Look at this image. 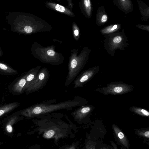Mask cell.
Segmentation results:
<instances>
[{
	"label": "cell",
	"mask_w": 149,
	"mask_h": 149,
	"mask_svg": "<svg viewBox=\"0 0 149 149\" xmlns=\"http://www.w3.org/2000/svg\"><path fill=\"white\" fill-rule=\"evenodd\" d=\"M100 149H109L107 148L104 147V148H101Z\"/></svg>",
	"instance_id": "cb8c5ba5"
},
{
	"label": "cell",
	"mask_w": 149,
	"mask_h": 149,
	"mask_svg": "<svg viewBox=\"0 0 149 149\" xmlns=\"http://www.w3.org/2000/svg\"><path fill=\"white\" fill-rule=\"evenodd\" d=\"M40 67L38 66L32 69L25 75L26 83L24 91L28 88L35 79L40 71Z\"/></svg>",
	"instance_id": "52a82bcc"
},
{
	"label": "cell",
	"mask_w": 149,
	"mask_h": 149,
	"mask_svg": "<svg viewBox=\"0 0 149 149\" xmlns=\"http://www.w3.org/2000/svg\"><path fill=\"white\" fill-rule=\"evenodd\" d=\"M1 54V53L0 52V55Z\"/></svg>",
	"instance_id": "d4e9b609"
},
{
	"label": "cell",
	"mask_w": 149,
	"mask_h": 149,
	"mask_svg": "<svg viewBox=\"0 0 149 149\" xmlns=\"http://www.w3.org/2000/svg\"><path fill=\"white\" fill-rule=\"evenodd\" d=\"M84 4L86 8L88 10L91 9V2L89 0H85L84 1Z\"/></svg>",
	"instance_id": "e0dca14e"
},
{
	"label": "cell",
	"mask_w": 149,
	"mask_h": 149,
	"mask_svg": "<svg viewBox=\"0 0 149 149\" xmlns=\"http://www.w3.org/2000/svg\"><path fill=\"white\" fill-rule=\"evenodd\" d=\"M47 54L48 55L51 56H53L54 55L55 52L53 50L49 49L47 51Z\"/></svg>",
	"instance_id": "d6986e66"
},
{
	"label": "cell",
	"mask_w": 149,
	"mask_h": 149,
	"mask_svg": "<svg viewBox=\"0 0 149 149\" xmlns=\"http://www.w3.org/2000/svg\"><path fill=\"white\" fill-rule=\"evenodd\" d=\"M56 102L55 99L44 101L24 109L20 113L27 118L36 117L58 110L69 111L74 107L86 105L88 102L86 99L78 96L67 100L57 103Z\"/></svg>",
	"instance_id": "7a4b0ae2"
},
{
	"label": "cell",
	"mask_w": 149,
	"mask_h": 149,
	"mask_svg": "<svg viewBox=\"0 0 149 149\" xmlns=\"http://www.w3.org/2000/svg\"><path fill=\"white\" fill-rule=\"evenodd\" d=\"M0 70L8 73H14L17 72V71L6 65L1 62H0Z\"/></svg>",
	"instance_id": "7c38bea8"
},
{
	"label": "cell",
	"mask_w": 149,
	"mask_h": 149,
	"mask_svg": "<svg viewBox=\"0 0 149 149\" xmlns=\"http://www.w3.org/2000/svg\"><path fill=\"white\" fill-rule=\"evenodd\" d=\"M76 145L75 144L73 143L71 146L66 147L65 149H75Z\"/></svg>",
	"instance_id": "44dd1931"
},
{
	"label": "cell",
	"mask_w": 149,
	"mask_h": 149,
	"mask_svg": "<svg viewBox=\"0 0 149 149\" xmlns=\"http://www.w3.org/2000/svg\"><path fill=\"white\" fill-rule=\"evenodd\" d=\"M107 15L104 14L102 16V17L101 21L102 23H104L107 21Z\"/></svg>",
	"instance_id": "ffe728a7"
},
{
	"label": "cell",
	"mask_w": 149,
	"mask_h": 149,
	"mask_svg": "<svg viewBox=\"0 0 149 149\" xmlns=\"http://www.w3.org/2000/svg\"><path fill=\"white\" fill-rule=\"evenodd\" d=\"M112 127L114 132L119 142L127 149L129 148V145L127 139L122 131L116 125L113 124Z\"/></svg>",
	"instance_id": "ba28073f"
},
{
	"label": "cell",
	"mask_w": 149,
	"mask_h": 149,
	"mask_svg": "<svg viewBox=\"0 0 149 149\" xmlns=\"http://www.w3.org/2000/svg\"><path fill=\"white\" fill-rule=\"evenodd\" d=\"M94 109L92 105H85L80 106L70 114L74 120L78 122H81L88 117Z\"/></svg>",
	"instance_id": "8992f818"
},
{
	"label": "cell",
	"mask_w": 149,
	"mask_h": 149,
	"mask_svg": "<svg viewBox=\"0 0 149 149\" xmlns=\"http://www.w3.org/2000/svg\"><path fill=\"white\" fill-rule=\"evenodd\" d=\"M122 40V38L120 36H117L115 37L113 40V42L116 43L120 42Z\"/></svg>",
	"instance_id": "ac0fdd59"
},
{
	"label": "cell",
	"mask_w": 149,
	"mask_h": 149,
	"mask_svg": "<svg viewBox=\"0 0 149 149\" xmlns=\"http://www.w3.org/2000/svg\"><path fill=\"white\" fill-rule=\"evenodd\" d=\"M26 83L25 75L18 80L14 85L13 90L18 93H21L24 91V89Z\"/></svg>",
	"instance_id": "9c48e42d"
},
{
	"label": "cell",
	"mask_w": 149,
	"mask_h": 149,
	"mask_svg": "<svg viewBox=\"0 0 149 149\" xmlns=\"http://www.w3.org/2000/svg\"><path fill=\"white\" fill-rule=\"evenodd\" d=\"M99 70L98 67H95L82 72L73 81V88L83 87L98 72Z\"/></svg>",
	"instance_id": "5b68a950"
},
{
	"label": "cell",
	"mask_w": 149,
	"mask_h": 149,
	"mask_svg": "<svg viewBox=\"0 0 149 149\" xmlns=\"http://www.w3.org/2000/svg\"><path fill=\"white\" fill-rule=\"evenodd\" d=\"M18 104V103L13 102L1 107H0V117L15 109Z\"/></svg>",
	"instance_id": "30bf717a"
},
{
	"label": "cell",
	"mask_w": 149,
	"mask_h": 149,
	"mask_svg": "<svg viewBox=\"0 0 149 149\" xmlns=\"http://www.w3.org/2000/svg\"><path fill=\"white\" fill-rule=\"evenodd\" d=\"M50 77L49 71L46 68L40 70L35 79L26 90L27 94L38 91L45 87Z\"/></svg>",
	"instance_id": "277c9868"
},
{
	"label": "cell",
	"mask_w": 149,
	"mask_h": 149,
	"mask_svg": "<svg viewBox=\"0 0 149 149\" xmlns=\"http://www.w3.org/2000/svg\"><path fill=\"white\" fill-rule=\"evenodd\" d=\"M137 134L140 136H142L146 138H149V131L146 130H138L137 131Z\"/></svg>",
	"instance_id": "5bb4252c"
},
{
	"label": "cell",
	"mask_w": 149,
	"mask_h": 149,
	"mask_svg": "<svg viewBox=\"0 0 149 149\" xmlns=\"http://www.w3.org/2000/svg\"><path fill=\"white\" fill-rule=\"evenodd\" d=\"M34 122L37 132L46 139H54L57 141L71 134L74 125L66 114L52 112L36 117Z\"/></svg>",
	"instance_id": "6da1fadb"
},
{
	"label": "cell",
	"mask_w": 149,
	"mask_h": 149,
	"mask_svg": "<svg viewBox=\"0 0 149 149\" xmlns=\"http://www.w3.org/2000/svg\"><path fill=\"white\" fill-rule=\"evenodd\" d=\"M24 30L27 33H30L32 32L33 31L32 28L29 26H25Z\"/></svg>",
	"instance_id": "2e32d148"
},
{
	"label": "cell",
	"mask_w": 149,
	"mask_h": 149,
	"mask_svg": "<svg viewBox=\"0 0 149 149\" xmlns=\"http://www.w3.org/2000/svg\"><path fill=\"white\" fill-rule=\"evenodd\" d=\"M111 145L113 146L114 149H118L117 146H116V145L114 143L113 141H111ZM120 149H124L123 148H120Z\"/></svg>",
	"instance_id": "7402d4cb"
},
{
	"label": "cell",
	"mask_w": 149,
	"mask_h": 149,
	"mask_svg": "<svg viewBox=\"0 0 149 149\" xmlns=\"http://www.w3.org/2000/svg\"><path fill=\"white\" fill-rule=\"evenodd\" d=\"M130 110L131 111L141 116H149V112L147 110L138 107L132 106L130 107Z\"/></svg>",
	"instance_id": "8fae6325"
},
{
	"label": "cell",
	"mask_w": 149,
	"mask_h": 149,
	"mask_svg": "<svg viewBox=\"0 0 149 149\" xmlns=\"http://www.w3.org/2000/svg\"><path fill=\"white\" fill-rule=\"evenodd\" d=\"M74 34L76 36H77L79 34V31L78 30L76 29L74 31Z\"/></svg>",
	"instance_id": "603a6c76"
},
{
	"label": "cell",
	"mask_w": 149,
	"mask_h": 149,
	"mask_svg": "<svg viewBox=\"0 0 149 149\" xmlns=\"http://www.w3.org/2000/svg\"><path fill=\"white\" fill-rule=\"evenodd\" d=\"M96 143L88 139L85 144V149H96Z\"/></svg>",
	"instance_id": "4fadbf2b"
},
{
	"label": "cell",
	"mask_w": 149,
	"mask_h": 149,
	"mask_svg": "<svg viewBox=\"0 0 149 149\" xmlns=\"http://www.w3.org/2000/svg\"><path fill=\"white\" fill-rule=\"evenodd\" d=\"M55 8L57 10L61 12H63L65 10L64 7L59 4H56L55 6Z\"/></svg>",
	"instance_id": "9a60e30c"
},
{
	"label": "cell",
	"mask_w": 149,
	"mask_h": 149,
	"mask_svg": "<svg viewBox=\"0 0 149 149\" xmlns=\"http://www.w3.org/2000/svg\"><path fill=\"white\" fill-rule=\"evenodd\" d=\"M134 86L122 82H113L106 86L97 88L95 91L104 95H117L125 94L133 90Z\"/></svg>",
	"instance_id": "3957f363"
}]
</instances>
